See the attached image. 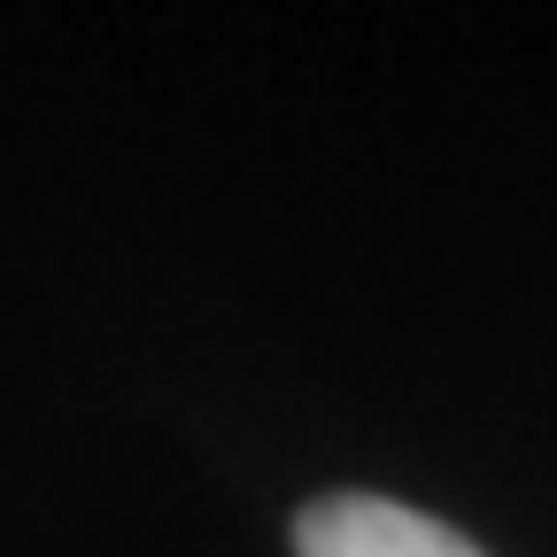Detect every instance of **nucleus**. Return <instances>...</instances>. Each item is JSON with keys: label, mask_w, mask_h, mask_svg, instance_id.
Returning <instances> with one entry per match:
<instances>
[{"label": "nucleus", "mask_w": 557, "mask_h": 557, "mask_svg": "<svg viewBox=\"0 0 557 557\" xmlns=\"http://www.w3.org/2000/svg\"><path fill=\"white\" fill-rule=\"evenodd\" d=\"M295 549L302 557H480L457 527L410 511V504H387V496H325L302 511L295 527Z\"/></svg>", "instance_id": "obj_1"}]
</instances>
